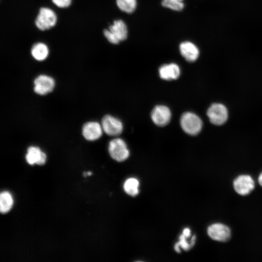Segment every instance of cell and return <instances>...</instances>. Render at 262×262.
Listing matches in <instances>:
<instances>
[{
	"instance_id": "cell-3",
	"label": "cell",
	"mask_w": 262,
	"mask_h": 262,
	"mask_svg": "<svg viewBox=\"0 0 262 262\" xmlns=\"http://www.w3.org/2000/svg\"><path fill=\"white\" fill-rule=\"evenodd\" d=\"M57 20V16L52 9L42 7L39 10L35 19V24L40 30L45 31L54 27Z\"/></svg>"
},
{
	"instance_id": "cell-10",
	"label": "cell",
	"mask_w": 262,
	"mask_h": 262,
	"mask_svg": "<svg viewBox=\"0 0 262 262\" xmlns=\"http://www.w3.org/2000/svg\"><path fill=\"white\" fill-rule=\"evenodd\" d=\"M34 91L37 94L44 95L51 92L55 86L54 79L50 76L41 75L34 81Z\"/></svg>"
},
{
	"instance_id": "cell-6",
	"label": "cell",
	"mask_w": 262,
	"mask_h": 262,
	"mask_svg": "<svg viewBox=\"0 0 262 262\" xmlns=\"http://www.w3.org/2000/svg\"><path fill=\"white\" fill-rule=\"evenodd\" d=\"M207 114L210 121L216 125H222L228 117L226 107L220 103L213 104L208 109Z\"/></svg>"
},
{
	"instance_id": "cell-22",
	"label": "cell",
	"mask_w": 262,
	"mask_h": 262,
	"mask_svg": "<svg viewBox=\"0 0 262 262\" xmlns=\"http://www.w3.org/2000/svg\"><path fill=\"white\" fill-rule=\"evenodd\" d=\"M182 234L186 237L189 238L191 235V230L189 228H186L183 230Z\"/></svg>"
},
{
	"instance_id": "cell-5",
	"label": "cell",
	"mask_w": 262,
	"mask_h": 262,
	"mask_svg": "<svg viewBox=\"0 0 262 262\" xmlns=\"http://www.w3.org/2000/svg\"><path fill=\"white\" fill-rule=\"evenodd\" d=\"M208 236L213 240L221 242H227L231 238V230L225 224L216 223L209 226L207 229Z\"/></svg>"
},
{
	"instance_id": "cell-13",
	"label": "cell",
	"mask_w": 262,
	"mask_h": 262,
	"mask_svg": "<svg viewBox=\"0 0 262 262\" xmlns=\"http://www.w3.org/2000/svg\"><path fill=\"white\" fill-rule=\"evenodd\" d=\"M180 73L179 66L175 63L163 65L159 69L160 77L165 80L177 79L180 75Z\"/></svg>"
},
{
	"instance_id": "cell-11",
	"label": "cell",
	"mask_w": 262,
	"mask_h": 262,
	"mask_svg": "<svg viewBox=\"0 0 262 262\" xmlns=\"http://www.w3.org/2000/svg\"><path fill=\"white\" fill-rule=\"evenodd\" d=\"M103 129L99 123L97 122H88L82 127V133L84 138L88 141H95L99 138L102 134Z\"/></svg>"
},
{
	"instance_id": "cell-7",
	"label": "cell",
	"mask_w": 262,
	"mask_h": 262,
	"mask_svg": "<svg viewBox=\"0 0 262 262\" xmlns=\"http://www.w3.org/2000/svg\"><path fill=\"white\" fill-rule=\"evenodd\" d=\"M233 186L235 192L241 196L249 194L255 188V182L248 175H241L234 179Z\"/></svg>"
},
{
	"instance_id": "cell-16",
	"label": "cell",
	"mask_w": 262,
	"mask_h": 262,
	"mask_svg": "<svg viewBox=\"0 0 262 262\" xmlns=\"http://www.w3.org/2000/svg\"><path fill=\"white\" fill-rule=\"evenodd\" d=\"M13 204L12 196L8 192H2L0 196V211L2 213L8 212Z\"/></svg>"
},
{
	"instance_id": "cell-2",
	"label": "cell",
	"mask_w": 262,
	"mask_h": 262,
	"mask_svg": "<svg viewBox=\"0 0 262 262\" xmlns=\"http://www.w3.org/2000/svg\"><path fill=\"white\" fill-rule=\"evenodd\" d=\"M180 124L182 129L186 133L192 135L198 134L202 127V122L200 117L191 112L185 113L181 115Z\"/></svg>"
},
{
	"instance_id": "cell-8",
	"label": "cell",
	"mask_w": 262,
	"mask_h": 262,
	"mask_svg": "<svg viewBox=\"0 0 262 262\" xmlns=\"http://www.w3.org/2000/svg\"><path fill=\"white\" fill-rule=\"evenodd\" d=\"M101 125L103 131L110 136L119 135L123 129L121 121L110 115H106L103 117Z\"/></svg>"
},
{
	"instance_id": "cell-18",
	"label": "cell",
	"mask_w": 262,
	"mask_h": 262,
	"mask_svg": "<svg viewBox=\"0 0 262 262\" xmlns=\"http://www.w3.org/2000/svg\"><path fill=\"white\" fill-rule=\"evenodd\" d=\"M187 238L183 234H181L179 237L180 241L176 243L174 246V249L176 252L180 253V247H181L184 250L187 251L191 249L195 245L196 237L193 235L190 242L187 241Z\"/></svg>"
},
{
	"instance_id": "cell-14",
	"label": "cell",
	"mask_w": 262,
	"mask_h": 262,
	"mask_svg": "<svg viewBox=\"0 0 262 262\" xmlns=\"http://www.w3.org/2000/svg\"><path fill=\"white\" fill-rule=\"evenodd\" d=\"M26 159L31 165L35 164L42 165L46 162V155L38 147L31 146L28 148Z\"/></svg>"
},
{
	"instance_id": "cell-12",
	"label": "cell",
	"mask_w": 262,
	"mask_h": 262,
	"mask_svg": "<svg viewBox=\"0 0 262 262\" xmlns=\"http://www.w3.org/2000/svg\"><path fill=\"white\" fill-rule=\"evenodd\" d=\"M179 49L181 55L189 62L195 61L199 56V51L198 48L191 42L185 41L181 43Z\"/></svg>"
},
{
	"instance_id": "cell-15",
	"label": "cell",
	"mask_w": 262,
	"mask_h": 262,
	"mask_svg": "<svg viewBox=\"0 0 262 262\" xmlns=\"http://www.w3.org/2000/svg\"><path fill=\"white\" fill-rule=\"evenodd\" d=\"M31 55L36 60L41 61L45 60L49 53L48 46L42 42H38L32 46Z\"/></svg>"
},
{
	"instance_id": "cell-9",
	"label": "cell",
	"mask_w": 262,
	"mask_h": 262,
	"mask_svg": "<svg viewBox=\"0 0 262 262\" xmlns=\"http://www.w3.org/2000/svg\"><path fill=\"white\" fill-rule=\"evenodd\" d=\"M151 117L152 121L156 125L164 126L170 122L171 113L167 106L158 105L152 110Z\"/></svg>"
},
{
	"instance_id": "cell-23",
	"label": "cell",
	"mask_w": 262,
	"mask_h": 262,
	"mask_svg": "<svg viewBox=\"0 0 262 262\" xmlns=\"http://www.w3.org/2000/svg\"><path fill=\"white\" fill-rule=\"evenodd\" d=\"M258 182L259 184L262 187V172L259 176Z\"/></svg>"
},
{
	"instance_id": "cell-4",
	"label": "cell",
	"mask_w": 262,
	"mask_h": 262,
	"mask_svg": "<svg viewBox=\"0 0 262 262\" xmlns=\"http://www.w3.org/2000/svg\"><path fill=\"white\" fill-rule=\"evenodd\" d=\"M109 152L111 157L118 162H122L129 156L130 152L125 142L121 138H115L109 144Z\"/></svg>"
},
{
	"instance_id": "cell-20",
	"label": "cell",
	"mask_w": 262,
	"mask_h": 262,
	"mask_svg": "<svg viewBox=\"0 0 262 262\" xmlns=\"http://www.w3.org/2000/svg\"><path fill=\"white\" fill-rule=\"evenodd\" d=\"M183 0H163L161 4L164 7L176 11H181L184 7V4L183 2Z\"/></svg>"
},
{
	"instance_id": "cell-19",
	"label": "cell",
	"mask_w": 262,
	"mask_h": 262,
	"mask_svg": "<svg viewBox=\"0 0 262 262\" xmlns=\"http://www.w3.org/2000/svg\"><path fill=\"white\" fill-rule=\"evenodd\" d=\"M118 7L127 13H132L136 9V0H116Z\"/></svg>"
},
{
	"instance_id": "cell-1",
	"label": "cell",
	"mask_w": 262,
	"mask_h": 262,
	"mask_svg": "<svg viewBox=\"0 0 262 262\" xmlns=\"http://www.w3.org/2000/svg\"><path fill=\"white\" fill-rule=\"evenodd\" d=\"M103 34L107 40L113 44H118L128 37V29L125 22L120 19L115 20L108 29L103 30Z\"/></svg>"
},
{
	"instance_id": "cell-21",
	"label": "cell",
	"mask_w": 262,
	"mask_h": 262,
	"mask_svg": "<svg viewBox=\"0 0 262 262\" xmlns=\"http://www.w3.org/2000/svg\"><path fill=\"white\" fill-rule=\"evenodd\" d=\"M51 1L56 6L64 8L70 6L72 0H51Z\"/></svg>"
},
{
	"instance_id": "cell-17",
	"label": "cell",
	"mask_w": 262,
	"mask_h": 262,
	"mask_svg": "<svg viewBox=\"0 0 262 262\" xmlns=\"http://www.w3.org/2000/svg\"><path fill=\"white\" fill-rule=\"evenodd\" d=\"M139 181L134 178H130L126 180L123 188L125 192L130 196H135L139 193Z\"/></svg>"
}]
</instances>
